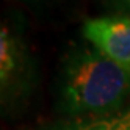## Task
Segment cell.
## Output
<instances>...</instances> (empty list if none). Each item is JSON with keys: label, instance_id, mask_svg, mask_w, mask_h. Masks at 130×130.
<instances>
[{"label": "cell", "instance_id": "cell-1", "mask_svg": "<svg viewBox=\"0 0 130 130\" xmlns=\"http://www.w3.org/2000/svg\"><path fill=\"white\" fill-rule=\"evenodd\" d=\"M130 74L89 42L64 52L55 77V110L61 119L113 115L130 105Z\"/></svg>", "mask_w": 130, "mask_h": 130}, {"label": "cell", "instance_id": "cell-2", "mask_svg": "<svg viewBox=\"0 0 130 130\" xmlns=\"http://www.w3.org/2000/svg\"><path fill=\"white\" fill-rule=\"evenodd\" d=\"M36 83V64L17 22L3 21L0 27V97L6 111L22 107Z\"/></svg>", "mask_w": 130, "mask_h": 130}, {"label": "cell", "instance_id": "cell-3", "mask_svg": "<svg viewBox=\"0 0 130 130\" xmlns=\"http://www.w3.org/2000/svg\"><path fill=\"white\" fill-rule=\"evenodd\" d=\"M82 36L108 60L130 74V16L102 14L82 25Z\"/></svg>", "mask_w": 130, "mask_h": 130}, {"label": "cell", "instance_id": "cell-4", "mask_svg": "<svg viewBox=\"0 0 130 130\" xmlns=\"http://www.w3.org/2000/svg\"><path fill=\"white\" fill-rule=\"evenodd\" d=\"M41 130H130V105L113 115L86 119H60Z\"/></svg>", "mask_w": 130, "mask_h": 130}, {"label": "cell", "instance_id": "cell-5", "mask_svg": "<svg viewBox=\"0 0 130 130\" xmlns=\"http://www.w3.org/2000/svg\"><path fill=\"white\" fill-rule=\"evenodd\" d=\"M110 14H128L130 16V0H96Z\"/></svg>", "mask_w": 130, "mask_h": 130}, {"label": "cell", "instance_id": "cell-6", "mask_svg": "<svg viewBox=\"0 0 130 130\" xmlns=\"http://www.w3.org/2000/svg\"><path fill=\"white\" fill-rule=\"evenodd\" d=\"M27 2H52V0H27Z\"/></svg>", "mask_w": 130, "mask_h": 130}]
</instances>
